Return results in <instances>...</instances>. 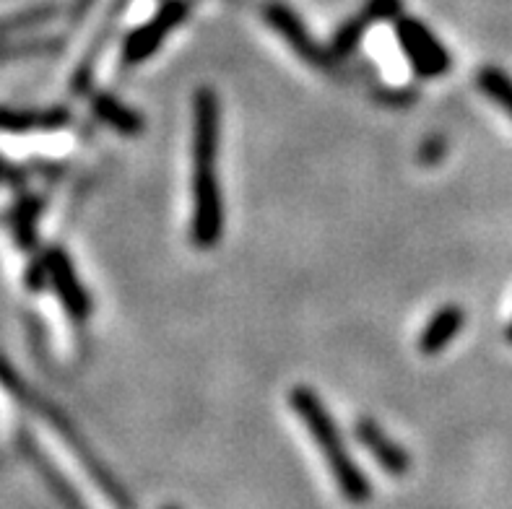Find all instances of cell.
<instances>
[{
  "label": "cell",
  "instance_id": "cell-1",
  "mask_svg": "<svg viewBox=\"0 0 512 509\" xmlns=\"http://www.w3.org/2000/svg\"><path fill=\"white\" fill-rule=\"evenodd\" d=\"M193 177H190V242L198 250H214L224 237L227 208L219 180L221 102L211 86L193 94Z\"/></svg>",
  "mask_w": 512,
  "mask_h": 509
},
{
  "label": "cell",
  "instance_id": "cell-2",
  "mask_svg": "<svg viewBox=\"0 0 512 509\" xmlns=\"http://www.w3.org/2000/svg\"><path fill=\"white\" fill-rule=\"evenodd\" d=\"M292 411L297 413V419L307 426L312 442L323 455L328 473H331L333 484L338 486V494L354 507L370 504L372 499V484L367 473L359 468L354 455L349 452L346 439L341 437V429L333 421L331 411L325 406L320 395L307 385H297L289 395Z\"/></svg>",
  "mask_w": 512,
  "mask_h": 509
},
{
  "label": "cell",
  "instance_id": "cell-3",
  "mask_svg": "<svg viewBox=\"0 0 512 509\" xmlns=\"http://www.w3.org/2000/svg\"><path fill=\"white\" fill-rule=\"evenodd\" d=\"M0 382L6 385L8 393L16 395V398H19L21 403H26V406H32L34 413H37V416H42V419H45L47 424L55 429V432H58V437L63 439L65 445L76 452L78 463L84 465V471L94 478V484L102 489L104 497L110 499L117 509H136L133 507V502H130L128 494H125L123 486H120V481H117V478L112 476L107 468H104L102 460H99L97 455H94V450H89V445H86L84 439H81V434L76 432V426H71V421L65 419L58 408L50 406L45 398H39L37 393H32V390H29V387L21 382L19 374L8 367L6 361H0Z\"/></svg>",
  "mask_w": 512,
  "mask_h": 509
},
{
  "label": "cell",
  "instance_id": "cell-4",
  "mask_svg": "<svg viewBox=\"0 0 512 509\" xmlns=\"http://www.w3.org/2000/svg\"><path fill=\"white\" fill-rule=\"evenodd\" d=\"M396 39L403 58L409 60L411 71L419 78L435 81L453 68L448 47L442 45L424 21L414 19V16H401L396 21Z\"/></svg>",
  "mask_w": 512,
  "mask_h": 509
},
{
  "label": "cell",
  "instance_id": "cell-5",
  "mask_svg": "<svg viewBox=\"0 0 512 509\" xmlns=\"http://www.w3.org/2000/svg\"><path fill=\"white\" fill-rule=\"evenodd\" d=\"M190 16V0H164L159 11L151 16L149 21H143L133 32L125 37L123 42V65L133 68V65L146 63L154 58V52L167 42V37L175 32L177 26L185 24Z\"/></svg>",
  "mask_w": 512,
  "mask_h": 509
},
{
  "label": "cell",
  "instance_id": "cell-6",
  "mask_svg": "<svg viewBox=\"0 0 512 509\" xmlns=\"http://www.w3.org/2000/svg\"><path fill=\"white\" fill-rule=\"evenodd\" d=\"M45 265L47 284L55 291V297H58L65 315L71 317L73 323H84V320H89L94 304H91V294L86 291L81 276H78L71 255H68L63 247H52L45 255Z\"/></svg>",
  "mask_w": 512,
  "mask_h": 509
},
{
  "label": "cell",
  "instance_id": "cell-7",
  "mask_svg": "<svg viewBox=\"0 0 512 509\" xmlns=\"http://www.w3.org/2000/svg\"><path fill=\"white\" fill-rule=\"evenodd\" d=\"M263 16H266L268 26L276 29L286 45L297 52V58L315 65V68H331V63L336 60L331 55V50H323V47L312 39V34L307 32V26L302 24V19H299L297 13L286 6V3L273 0V3H268V6L263 8Z\"/></svg>",
  "mask_w": 512,
  "mask_h": 509
},
{
  "label": "cell",
  "instance_id": "cell-8",
  "mask_svg": "<svg viewBox=\"0 0 512 509\" xmlns=\"http://www.w3.org/2000/svg\"><path fill=\"white\" fill-rule=\"evenodd\" d=\"M354 437H357L359 445L370 452V458L375 460L388 476L403 478L411 471L409 450L398 445L396 439L390 437L383 426L377 424L375 419H370V416L357 419V424H354Z\"/></svg>",
  "mask_w": 512,
  "mask_h": 509
},
{
  "label": "cell",
  "instance_id": "cell-9",
  "mask_svg": "<svg viewBox=\"0 0 512 509\" xmlns=\"http://www.w3.org/2000/svg\"><path fill=\"white\" fill-rule=\"evenodd\" d=\"M463 325H466V312H463V307H458V304H445L424 325L422 336H419V351L424 356L442 354L458 338Z\"/></svg>",
  "mask_w": 512,
  "mask_h": 509
},
{
  "label": "cell",
  "instance_id": "cell-10",
  "mask_svg": "<svg viewBox=\"0 0 512 509\" xmlns=\"http://www.w3.org/2000/svg\"><path fill=\"white\" fill-rule=\"evenodd\" d=\"M71 123V112L65 107H47V110H16L0 107V133H37V130H60Z\"/></svg>",
  "mask_w": 512,
  "mask_h": 509
},
{
  "label": "cell",
  "instance_id": "cell-11",
  "mask_svg": "<svg viewBox=\"0 0 512 509\" xmlns=\"http://www.w3.org/2000/svg\"><path fill=\"white\" fill-rule=\"evenodd\" d=\"M91 112L97 115L99 123H104L120 136H141L143 128H146V120H143L141 112L133 110L123 99L107 94V91H99V94L91 97Z\"/></svg>",
  "mask_w": 512,
  "mask_h": 509
},
{
  "label": "cell",
  "instance_id": "cell-12",
  "mask_svg": "<svg viewBox=\"0 0 512 509\" xmlns=\"http://www.w3.org/2000/svg\"><path fill=\"white\" fill-rule=\"evenodd\" d=\"M370 26L372 21L367 19V13L364 11L354 13L351 19H346L344 24L336 29V34H333L331 39V47H328L333 58H346V55H351V52L357 50L359 42L364 39V32H367Z\"/></svg>",
  "mask_w": 512,
  "mask_h": 509
},
{
  "label": "cell",
  "instance_id": "cell-13",
  "mask_svg": "<svg viewBox=\"0 0 512 509\" xmlns=\"http://www.w3.org/2000/svg\"><path fill=\"white\" fill-rule=\"evenodd\" d=\"M476 86H479L484 97L492 99L494 104H500L502 110L512 117V78L502 68H494V65L481 68L479 76H476Z\"/></svg>",
  "mask_w": 512,
  "mask_h": 509
},
{
  "label": "cell",
  "instance_id": "cell-14",
  "mask_svg": "<svg viewBox=\"0 0 512 509\" xmlns=\"http://www.w3.org/2000/svg\"><path fill=\"white\" fill-rule=\"evenodd\" d=\"M58 11H60L58 6L47 3V6H37V8H29V11L6 16V19H0V37H8V34L13 32H29V29H34V26L50 21L52 16H58Z\"/></svg>",
  "mask_w": 512,
  "mask_h": 509
},
{
  "label": "cell",
  "instance_id": "cell-15",
  "mask_svg": "<svg viewBox=\"0 0 512 509\" xmlns=\"http://www.w3.org/2000/svg\"><path fill=\"white\" fill-rule=\"evenodd\" d=\"M372 24L377 21H398L403 16V0H367L362 6Z\"/></svg>",
  "mask_w": 512,
  "mask_h": 509
},
{
  "label": "cell",
  "instance_id": "cell-16",
  "mask_svg": "<svg viewBox=\"0 0 512 509\" xmlns=\"http://www.w3.org/2000/svg\"><path fill=\"white\" fill-rule=\"evenodd\" d=\"M432 143H435V146H440L442 141H437V138H435V141H432ZM427 156H429V159H432V162H435V159H437V151H435V149H427Z\"/></svg>",
  "mask_w": 512,
  "mask_h": 509
},
{
  "label": "cell",
  "instance_id": "cell-17",
  "mask_svg": "<svg viewBox=\"0 0 512 509\" xmlns=\"http://www.w3.org/2000/svg\"><path fill=\"white\" fill-rule=\"evenodd\" d=\"M507 341L512 343V320H510V325H507Z\"/></svg>",
  "mask_w": 512,
  "mask_h": 509
},
{
  "label": "cell",
  "instance_id": "cell-18",
  "mask_svg": "<svg viewBox=\"0 0 512 509\" xmlns=\"http://www.w3.org/2000/svg\"><path fill=\"white\" fill-rule=\"evenodd\" d=\"M164 509H180V507H164Z\"/></svg>",
  "mask_w": 512,
  "mask_h": 509
}]
</instances>
